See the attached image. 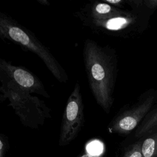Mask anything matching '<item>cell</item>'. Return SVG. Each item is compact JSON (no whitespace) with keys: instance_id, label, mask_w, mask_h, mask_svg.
I'll list each match as a JSON object with an SVG mask.
<instances>
[{"instance_id":"15","label":"cell","mask_w":157,"mask_h":157,"mask_svg":"<svg viewBox=\"0 0 157 157\" xmlns=\"http://www.w3.org/2000/svg\"><path fill=\"white\" fill-rule=\"evenodd\" d=\"M37 1L41 4L42 5H46V6H49V2L47 0H37Z\"/></svg>"},{"instance_id":"6","label":"cell","mask_w":157,"mask_h":157,"mask_svg":"<svg viewBox=\"0 0 157 157\" xmlns=\"http://www.w3.org/2000/svg\"><path fill=\"white\" fill-rule=\"evenodd\" d=\"M83 26L89 28L98 34L124 37L128 36L136 26L137 17L131 12L123 13L109 18L101 20H84Z\"/></svg>"},{"instance_id":"9","label":"cell","mask_w":157,"mask_h":157,"mask_svg":"<svg viewBox=\"0 0 157 157\" xmlns=\"http://www.w3.org/2000/svg\"><path fill=\"white\" fill-rule=\"evenodd\" d=\"M142 139L143 157H157V129Z\"/></svg>"},{"instance_id":"12","label":"cell","mask_w":157,"mask_h":157,"mask_svg":"<svg viewBox=\"0 0 157 157\" xmlns=\"http://www.w3.org/2000/svg\"><path fill=\"white\" fill-rule=\"evenodd\" d=\"M104 1L111 6L120 9H123L124 7V3L126 2V1L123 0H104Z\"/></svg>"},{"instance_id":"14","label":"cell","mask_w":157,"mask_h":157,"mask_svg":"<svg viewBox=\"0 0 157 157\" xmlns=\"http://www.w3.org/2000/svg\"><path fill=\"white\" fill-rule=\"evenodd\" d=\"M147 5L150 7H154L157 6V0L155 1H148L146 2Z\"/></svg>"},{"instance_id":"5","label":"cell","mask_w":157,"mask_h":157,"mask_svg":"<svg viewBox=\"0 0 157 157\" xmlns=\"http://www.w3.org/2000/svg\"><path fill=\"white\" fill-rule=\"evenodd\" d=\"M0 78L12 82L19 88L31 94L50 98L44 84L34 74L25 67L13 65L2 58L0 59Z\"/></svg>"},{"instance_id":"11","label":"cell","mask_w":157,"mask_h":157,"mask_svg":"<svg viewBox=\"0 0 157 157\" xmlns=\"http://www.w3.org/2000/svg\"><path fill=\"white\" fill-rule=\"evenodd\" d=\"M9 148V142L7 137L1 134L0 135V157H5Z\"/></svg>"},{"instance_id":"2","label":"cell","mask_w":157,"mask_h":157,"mask_svg":"<svg viewBox=\"0 0 157 157\" xmlns=\"http://www.w3.org/2000/svg\"><path fill=\"white\" fill-rule=\"evenodd\" d=\"M0 37L2 40L20 46L36 54L60 83H66L68 75L50 49L29 29L5 13L0 12Z\"/></svg>"},{"instance_id":"3","label":"cell","mask_w":157,"mask_h":157,"mask_svg":"<svg viewBox=\"0 0 157 157\" xmlns=\"http://www.w3.org/2000/svg\"><path fill=\"white\" fill-rule=\"evenodd\" d=\"M0 82L1 101H8L24 126L37 129L51 118V110L44 101L8 80L0 78Z\"/></svg>"},{"instance_id":"8","label":"cell","mask_w":157,"mask_h":157,"mask_svg":"<svg viewBox=\"0 0 157 157\" xmlns=\"http://www.w3.org/2000/svg\"><path fill=\"white\" fill-rule=\"evenodd\" d=\"M126 10L120 9L104 1H90L75 13V16L84 20H101L111 18L123 13Z\"/></svg>"},{"instance_id":"4","label":"cell","mask_w":157,"mask_h":157,"mask_svg":"<svg viewBox=\"0 0 157 157\" xmlns=\"http://www.w3.org/2000/svg\"><path fill=\"white\" fill-rule=\"evenodd\" d=\"M85 123L84 104L79 83L76 82L74 89L67 98L63 111L59 145L66 146L74 140Z\"/></svg>"},{"instance_id":"1","label":"cell","mask_w":157,"mask_h":157,"mask_svg":"<svg viewBox=\"0 0 157 157\" xmlns=\"http://www.w3.org/2000/svg\"><path fill=\"white\" fill-rule=\"evenodd\" d=\"M83 58L91 93L97 104L109 113L114 102L118 72L117 53L109 45L101 46L87 39L83 44Z\"/></svg>"},{"instance_id":"7","label":"cell","mask_w":157,"mask_h":157,"mask_svg":"<svg viewBox=\"0 0 157 157\" xmlns=\"http://www.w3.org/2000/svg\"><path fill=\"white\" fill-rule=\"evenodd\" d=\"M152 100L147 99L139 101L131 107H122L112 118L107 126L112 134L126 135L137 127L151 107Z\"/></svg>"},{"instance_id":"13","label":"cell","mask_w":157,"mask_h":157,"mask_svg":"<svg viewBox=\"0 0 157 157\" xmlns=\"http://www.w3.org/2000/svg\"><path fill=\"white\" fill-rule=\"evenodd\" d=\"M78 157H99V156H98V154H96L94 152H91L90 150H86Z\"/></svg>"},{"instance_id":"10","label":"cell","mask_w":157,"mask_h":157,"mask_svg":"<svg viewBox=\"0 0 157 157\" xmlns=\"http://www.w3.org/2000/svg\"><path fill=\"white\" fill-rule=\"evenodd\" d=\"M142 139L126 147L118 157H143L142 153Z\"/></svg>"}]
</instances>
